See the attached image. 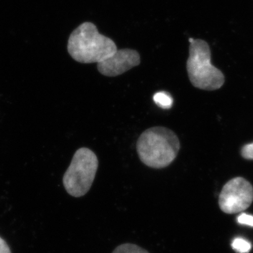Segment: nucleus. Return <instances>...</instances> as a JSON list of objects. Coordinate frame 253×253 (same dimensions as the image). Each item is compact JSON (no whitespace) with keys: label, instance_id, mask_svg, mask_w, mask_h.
Returning <instances> with one entry per match:
<instances>
[{"label":"nucleus","instance_id":"1","mask_svg":"<svg viewBox=\"0 0 253 253\" xmlns=\"http://www.w3.org/2000/svg\"><path fill=\"white\" fill-rule=\"evenodd\" d=\"M180 149L175 133L164 126L145 130L136 142V151L141 162L148 167L162 169L172 164Z\"/></svg>","mask_w":253,"mask_h":253},{"label":"nucleus","instance_id":"2","mask_svg":"<svg viewBox=\"0 0 253 253\" xmlns=\"http://www.w3.org/2000/svg\"><path fill=\"white\" fill-rule=\"evenodd\" d=\"M68 53L81 63H100L118 50L111 38L99 33L91 22H84L71 33L68 41Z\"/></svg>","mask_w":253,"mask_h":253},{"label":"nucleus","instance_id":"3","mask_svg":"<svg viewBox=\"0 0 253 253\" xmlns=\"http://www.w3.org/2000/svg\"><path fill=\"white\" fill-rule=\"evenodd\" d=\"M189 56L186 70L191 84L203 90L213 91L224 84V76L211 63L209 44L204 40H189Z\"/></svg>","mask_w":253,"mask_h":253},{"label":"nucleus","instance_id":"4","mask_svg":"<svg viewBox=\"0 0 253 253\" xmlns=\"http://www.w3.org/2000/svg\"><path fill=\"white\" fill-rule=\"evenodd\" d=\"M99 167L97 156L87 148H81L73 156L71 165L63 177L68 194L73 197L84 196L90 190Z\"/></svg>","mask_w":253,"mask_h":253},{"label":"nucleus","instance_id":"5","mask_svg":"<svg viewBox=\"0 0 253 253\" xmlns=\"http://www.w3.org/2000/svg\"><path fill=\"white\" fill-rule=\"evenodd\" d=\"M253 201V188L243 177L231 179L224 186L219 194V206L223 212L234 214L242 212Z\"/></svg>","mask_w":253,"mask_h":253},{"label":"nucleus","instance_id":"6","mask_svg":"<svg viewBox=\"0 0 253 253\" xmlns=\"http://www.w3.org/2000/svg\"><path fill=\"white\" fill-rule=\"evenodd\" d=\"M140 54L131 49H118L104 61L97 63V69L101 75L107 77H116L139 66Z\"/></svg>","mask_w":253,"mask_h":253},{"label":"nucleus","instance_id":"7","mask_svg":"<svg viewBox=\"0 0 253 253\" xmlns=\"http://www.w3.org/2000/svg\"><path fill=\"white\" fill-rule=\"evenodd\" d=\"M154 100L155 103L163 109H169L172 105V98L164 91L156 93L154 95Z\"/></svg>","mask_w":253,"mask_h":253},{"label":"nucleus","instance_id":"8","mask_svg":"<svg viewBox=\"0 0 253 253\" xmlns=\"http://www.w3.org/2000/svg\"><path fill=\"white\" fill-rule=\"evenodd\" d=\"M112 253H149L135 244H125L118 246Z\"/></svg>","mask_w":253,"mask_h":253},{"label":"nucleus","instance_id":"9","mask_svg":"<svg viewBox=\"0 0 253 253\" xmlns=\"http://www.w3.org/2000/svg\"><path fill=\"white\" fill-rule=\"evenodd\" d=\"M251 247L252 246L251 243L242 238H236L232 242L233 249L235 250L238 253H249L251 251Z\"/></svg>","mask_w":253,"mask_h":253},{"label":"nucleus","instance_id":"10","mask_svg":"<svg viewBox=\"0 0 253 253\" xmlns=\"http://www.w3.org/2000/svg\"><path fill=\"white\" fill-rule=\"evenodd\" d=\"M238 222L241 224H245L253 227V216L250 214L242 213L237 218Z\"/></svg>","mask_w":253,"mask_h":253},{"label":"nucleus","instance_id":"11","mask_svg":"<svg viewBox=\"0 0 253 253\" xmlns=\"http://www.w3.org/2000/svg\"><path fill=\"white\" fill-rule=\"evenodd\" d=\"M243 157L247 160H253V143L245 145L241 150Z\"/></svg>","mask_w":253,"mask_h":253},{"label":"nucleus","instance_id":"12","mask_svg":"<svg viewBox=\"0 0 253 253\" xmlns=\"http://www.w3.org/2000/svg\"><path fill=\"white\" fill-rule=\"evenodd\" d=\"M0 253H11L9 246L1 237H0Z\"/></svg>","mask_w":253,"mask_h":253}]
</instances>
